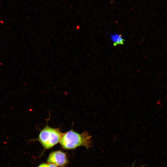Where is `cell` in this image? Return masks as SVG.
I'll return each mask as SVG.
<instances>
[{
    "mask_svg": "<svg viewBox=\"0 0 167 167\" xmlns=\"http://www.w3.org/2000/svg\"><path fill=\"white\" fill-rule=\"evenodd\" d=\"M60 142L66 149H74L80 146L88 149L92 147V136L87 131L79 134L71 130L63 134Z\"/></svg>",
    "mask_w": 167,
    "mask_h": 167,
    "instance_id": "1",
    "label": "cell"
},
{
    "mask_svg": "<svg viewBox=\"0 0 167 167\" xmlns=\"http://www.w3.org/2000/svg\"><path fill=\"white\" fill-rule=\"evenodd\" d=\"M63 133L59 129L46 125L40 132L38 138L39 141L45 149L50 148L58 143Z\"/></svg>",
    "mask_w": 167,
    "mask_h": 167,
    "instance_id": "2",
    "label": "cell"
},
{
    "mask_svg": "<svg viewBox=\"0 0 167 167\" xmlns=\"http://www.w3.org/2000/svg\"><path fill=\"white\" fill-rule=\"evenodd\" d=\"M47 161L49 164L62 167L67 164V160L65 153L58 151L52 152L50 154Z\"/></svg>",
    "mask_w": 167,
    "mask_h": 167,
    "instance_id": "3",
    "label": "cell"
},
{
    "mask_svg": "<svg viewBox=\"0 0 167 167\" xmlns=\"http://www.w3.org/2000/svg\"><path fill=\"white\" fill-rule=\"evenodd\" d=\"M110 38L114 46L122 45L124 43V40L121 35L113 34L111 35Z\"/></svg>",
    "mask_w": 167,
    "mask_h": 167,
    "instance_id": "4",
    "label": "cell"
},
{
    "mask_svg": "<svg viewBox=\"0 0 167 167\" xmlns=\"http://www.w3.org/2000/svg\"><path fill=\"white\" fill-rule=\"evenodd\" d=\"M48 164L45 163H43L41 164L37 167H47Z\"/></svg>",
    "mask_w": 167,
    "mask_h": 167,
    "instance_id": "5",
    "label": "cell"
},
{
    "mask_svg": "<svg viewBox=\"0 0 167 167\" xmlns=\"http://www.w3.org/2000/svg\"><path fill=\"white\" fill-rule=\"evenodd\" d=\"M47 167H57V166L52 164H49Z\"/></svg>",
    "mask_w": 167,
    "mask_h": 167,
    "instance_id": "6",
    "label": "cell"
},
{
    "mask_svg": "<svg viewBox=\"0 0 167 167\" xmlns=\"http://www.w3.org/2000/svg\"><path fill=\"white\" fill-rule=\"evenodd\" d=\"M131 167H134V164H133Z\"/></svg>",
    "mask_w": 167,
    "mask_h": 167,
    "instance_id": "7",
    "label": "cell"
}]
</instances>
